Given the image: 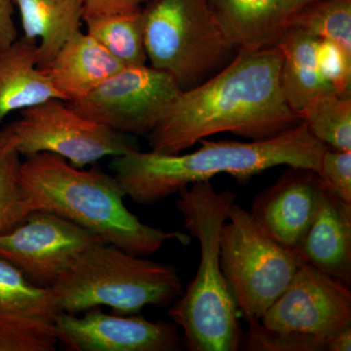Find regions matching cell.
Listing matches in <instances>:
<instances>
[{"instance_id": "6da1fadb", "label": "cell", "mask_w": 351, "mask_h": 351, "mask_svg": "<svg viewBox=\"0 0 351 351\" xmlns=\"http://www.w3.org/2000/svg\"><path fill=\"white\" fill-rule=\"evenodd\" d=\"M281 64L277 46L237 53L211 77L176 95L147 135L151 151L181 154L223 132L261 141L294 128L302 119L284 98Z\"/></svg>"}, {"instance_id": "7a4b0ae2", "label": "cell", "mask_w": 351, "mask_h": 351, "mask_svg": "<svg viewBox=\"0 0 351 351\" xmlns=\"http://www.w3.org/2000/svg\"><path fill=\"white\" fill-rule=\"evenodd\" d=\"M197 151L164 154L136 149L113 157L114 176L134 202L151 205L179 193L198 182L228 175L240 184L276 166L318 172L328 147L313 137L304 121L267 140L210 141L202 138Z\"/></svg>"}, {"instance_id": "3957f363", "label": "cell", "mask_w": 351, "mask_h": 351, "mask_svg": "<svg viewBox=\"0 0 351 351\" xmlns=\"http://www.w3.org/2000/svg\"><path fill=\"white\" fill-rule=\"evenodd\" d=\"M18 182L29 212L59 215L127 253L145 257L169 240H191L141 221L124 204L126 193L117 177L99 168L83 170L57 154L38 152L21 162Z\"/></svg>"}, {"instance_id": "277c9868", "label": "cell", "mask_w": 351, "mask_h": 351, "mask_svg": "<svg viewBox=\"0 0 351 351\" xmlns=\"http://www.w3.org/2000/svg\"><path fill=\"white\" fill-rule=\"evenodd\" d=\"M177 209L200 249L197 274L170 306L168 314L184 330L191 351H237L241 341L240 314L219 260V237L237 195L217 191L211 181L179 191Z\"/></svg>"}, {"instance_id": "5b68a950", "label": "cell", "mask_w": 351, "mask_h": 351, "mask_svg": "<svg viewBox=\"0 0 351 351\" xmlns=\"http://www.w3.org/2000/svg\"><path fill=\"white\" fill-rule=\"evenodd\" d=\"M57 313L106 306L124 315L170 306L182 293L179 269L112 246L92 245L48 286Z\"/></svg>"}, {"instance_id": "8992f818", "label": "cell", "mask_w": 351, "mask_h": 351, "mask_svg": "<svg viewBox=\"0 0 351 351\" xmlns=\"http://www.w3.org/2000/svg\"><path fill=\"white\" fill-rule=\"evenodd\" d=\"M147 62L181 91L197 86L237 54L208 0H149L142 9Z\"/></svg>"}, {"instance_id": "52a82bcc", "label": "cell", "mask_w": 351, "mask_h": 351, "mask_svg": "<svg viewBox=\"0 0 351 351\" xmlns=\"http://www.w3.org/2000/svg\"><path fill=\"white\" fill-rule=\"evenodd\" d=\"M223 276L247 322L263 317L304 263L297 251L269 237L250 211L233 203L219 237Z\"/></svg>"}, {"instance_id": "ba28073f", "label": "cell", "mask_w": 351, "mask_h": 351, "mask_svg": "<svg viewBox=\"0 0 351 351\" xmlns=\"http://www.w3.org/2000/svg\"><path fill=\"white\" fill-rule=\"evenodd\" d=\"M12 123L20 154L50 152L77 168L137 149L131 135L85 119L59 99L21 110Z\"/></svg>"}, {"instance_id": "9c48e42d", "label": "cell", "mask_w": 351, "mask_h": 351, "mask_svg": "<svg viewBox=\"0 0 351 351\" xmlns=\"http://www.w3.org/2000/svg\"><path fill=\"white\" fill-rule=\"evenodd\" d=\"M181 91L169 73L147 64L125 66L80 100L66 101L85 119L131 136H147Z\"/></svg>"}, {"instance_id": "30bf717a", "label": "cell", "mask_w": 351, "mask_h": 351, "mask_svg": "<svg viewBox=\"0 0 351 351\" xmlns=\"http://www.w3.org/2000/svg\"><path fill=\"white\" fill-rule=\"evenodd\" d=\"M103 242L64 217L34 210L15 230L0 235V258L15 265L34 285L48 287L80 254Z\"/></svg>"}, {"instance_id": "8fae6325", "label": "cell", "mask_w": 351, "mask_h": 351, "mask_svg": "<svg viewBox=\"0 0 351 351\" xmlns=\"http://www.w3.org/2000/svg\"><path fill=\"white\" fill-rule=\"evenodd\" d=\"M260 321L267 329L317 339L326 348L328 339L351 325L350 287L304 263Z\"/></svg>"}, {"instance_id": "7c38bea8", "label": "cell", "mask_w": 351, "mask_h": 351, "mask_svg": "<svg viewBox=\"0 0 351 351\" xmlns=\"http://www.w3.org/2000/svg\"><path fill=\"white\" fill-rule=\"evenodd\" d=\"M82 316L59 313L55 329L59 343L71 351H180L186 348L179 326L142 316L112 315L99 307Z\"/></svg>"}, {"instance_id": "4fadbf2b", "label": "cell", "mask_w": 351, "mask_h": 351, "mask_svg": "<svg viewBox=\"0 0 351 351\" xmlns=\"http://www.w3.org/2000/svg\"><path fill=\"white\" fill-rule=\"evenodd\" d=\"M321 189L317 172L287 166L272 186L253 198L250 213L269 237L298 252L313 221Z\"/></svg>"}, {"instance_id": "5bb4252c", "label": "cell", "mask_w": 351, "mask_h": 351, "mask_svg": "<svg viewBox=\"0 0 351 351\" xmlns=\"http://www.w3.org/2000/svg\"><path fill=\"white\" fill-rule=\"evenodd\" d=\"M314 0H208L234 50L254 52L276 46L295 14Z\"/></svg>"}, {"instance_id": "9a60e30c", "label": "cell", "mask_w": 351, "mask_h": 351, "mask_svg": "<svg viewBox=\"0 0 351 351\" xmlns=\"http://www.w3.org/2000/svg\"><path fill=\"white\" fill-rule=\"evenodd\" d=\"M298 253L302 262L351 285V205L322 184L317 207Z\"/></svg>"}, {"instance_id": "2e32d148", "label": "cell", "mask_w": 351, "mask_h": 351, "mask_svg": "<svg viewBox=\"0 0 351 351\" xmlns=\"http://www.w3.org/2000/svg\"><path fill=\"white\" fill-rule=\"evenodd\" d=\"M125 66L87 32L78 29L41 69L69 103L80 100Z\"/></svg>"}, {"instance_id": "e0dca14e", "label": "cell", "mask_w": 351, "mask_h": 351, "mask_svg": "<svg viewBox=\"0 0 351 351\" xmlns=\"http://www.w3.org/2000/svg\"><path fill=\"white\" fill-rule=\"evenodd\" d=\"M38 43L18 38L0 48V126L7 115L51 99L63 100L45 73L38 68Z\"/></svg>"}, {"instance_id": "ac0fdd59", "label": "cell", "mask_w": 351, "mask_h": 351, "mask_svg": "<svg viewBox=\"0 0 351 351\" xmlns=\"http://www.w3.org/2000/svg\"><path fill=\"white\" fill-rule=\"evenodd\" d=\"M316 43L317 38L290 27L276 44L282 54L281 90L288 105L299 115L314 99L335 92L318 71Z\"/></svg>"}, {"instance_id": "d6986e66", "label": "cell", "mask_w": 351, "mask_h": 351, "mask_svg": "<svg viewBox=\"0 0 351 351\" xmlns=\"http://www.w3.org/2000/svg\"><path fill=\"white\" fill-rule=\"evenodd\" d=\"M24 36L38 43V68L47 66L82 24L83 0H13Z\"/></svg>"}, {"instance_id": "ffe728a7", "label": "cell", "mask_w": 351, "mask_h": 351, "mask_svg": "<svg viewBox=\"0 0 351 351\" xmlns=\"http://www.w3.org/2000/svg\"><path fill=\"white\" fill-rule=\"evenodd\" d=\"M86 32L124 66L147 64L143 11L83 15Z\"/></svg>"}, {"instance_id": "44dd1931", "label": "cell", "mask_w": 351, "mask_h": 351, "mask_svg": "<svg viewBox=\"0 0 351 351\" xmlns=\"http://www.w3.org/2000/svg\"><path fill=\"white\" fill-rule=\"evenodd\" d=\"M314 138L328 147L351 151V96L328 93L311 101L301 112Z\"/></svg>"}, {"instance_id": "7402d4cb", "label": "cell", "mask_w": 351, "mask_h": 351, "mask_svg": "<svg viewBox=\"0 0 351 351\" xmlns=\"http://www.w3.org/2000/svg\"><path fill=\"white\" fill-rule=\"evenodd\" d=\"M57 313L47 287L34 285L15 265L0 258V314L53 320Z\"/></svg>"}, {"instance_id": "603a6c76", "label": "cell", "mask_w": 351, "mask_h": 351, "mask_svg": "<svg viewBox=\"0 0 351 351\" xmlns=\"http://www.w3.org/2000/svg\"><path fill=\"white\" fill-rule=\"evenodd\" d=\"M290 27L351 53V0H314L295 14Z\"/></svg>"}, {"instance_id": "cb8c5ba5", "label": "cell", "mask_w": 351, "mask_h": 351, "mask_svg": "<svg viewBox=\"0 0 351 351\" xmlns=\"http://www.w3.org/2000/svg\"><path fill=\"white\" fill-rule=\"evenodd\" d=\"M58 343L53 320L0 314V351H54Z\"/></svg>"}, {"instance_id": "d4e9b609", "label": "cell", "mask_w": 351, "mask_h": 351, "mask_svg": "<svg viewBox=\"0 0 351 351\" xmlns=\"http://www.w3.org/2000/svg\"><path fill=\"white\" fill-rule=\"evenodd\" d=\"M20 154L11 149L0 157V235L24 223L31 212L25 207L18 182Z\"/></svg>"}, {"instance_id": "484cf974", "label": "cell", "mask_w": 351, "mask_h": 351, "mask_svg": "<svg viewBox=\"0 0 351 351\" xmlns=\"http://www.w3.org/2000/svg\"><path fill=\"white\" fill-rule=\"evenodd\" d=\"M249 329L242 334L239 350L246 351H326L317 339L291 332L274 331L258 319L249 321Z\"/></svg>"}, {"instance_id": "4316f807", "label": "cell", "mask_w": 351, "mask_h": 351, "mask_svg": "<svg viewBox=\"0 0 351 351\" xmlns=\"http://www.w3.org/2000/svg\"><path fill=\"white\" fill-rule=\"evenodd\" d=\"M316 63L321 76L336 93L351 96V53L328 39H317Z\"/></svg>"}, {"instance_id": "83f0119b", "label": "cell", "mask_w": 351, "mask_h": 351, "mask_svg": "<svg viewBox=\"0 0 351 351\" xmlns=\"http://www.w3.org/2000/svg\"><path fill=\"white\" fill-rule=\"evenodd\" d=\"M317 174L332 195L351 205V151L328 147L321 158Z\"/></svg>"}, {"instance_id": "f1b7e54d", "label": "cell", "mask_w": 351, "mask_h": 351, "mask_svg": "<svg viewBox=\"0 0 351 351\" xmlns=\"http://www.w3.org/2000/svg\"><path fill=\"white\" fill-rule=\"evenodd\" d=\"M149 0H83V15H101V14H124L137 12Z\"/></svg>"}, {"instance_id": "f546056e", "label": "cell", "mask_w": 351, "mask_h": 351, "mask_svg": "<svg viewBox=\"0 0 351 351\" xmlns=\"http://www.w3.org/2000/svg\"><path fill=\"white\" fill-rule=\"evenodd\" d=\"M13 0H0V48L13 43L19 36L14 22Z\"/></svg>"}, {"instance_id": "4dcf8cb0", "label": "cell", "mask_w": 351, "mask_h": 351, "mask_svg": "<svg viewBox=\"0 0 351 351\" xmlns=\"http://www.w3.org/2000/svg\"><path fill=\"white\" fill-rule=\"evenodd\" d=\"M351 350V325L336 332L328 339L326 351H350Z\"/></svg>"}, {"instance_id": "1f68e13d", "label": "cell", "mask_w": 351, "mask_h": 351, "mask_svg": "<svg viewBox=\"0 0 351 351\" xmlns=\"http://www.w3.org/2000/svg\"><path fill=\"white\" fill-rule=\"evenodd\" d=\"M17 143L15 132H14L13 123L0 128V157L4 156L11 149H15Z\"/></svg>"}]
</instances>
